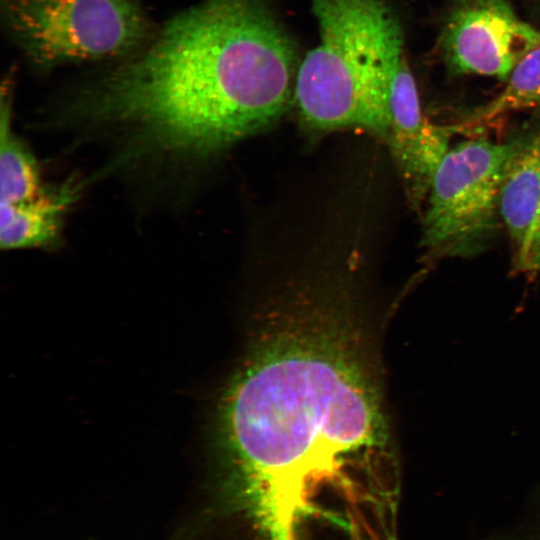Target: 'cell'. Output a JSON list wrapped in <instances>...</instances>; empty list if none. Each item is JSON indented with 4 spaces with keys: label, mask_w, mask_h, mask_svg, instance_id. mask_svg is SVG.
<instances>
[{
    "label": "cell",
    "mask_w": 540,
    "mask_h": 540,
    "mask_svg": "<svg viewBox=\"0 0 540 540\" xmlns=\"http://www.w3.org/2000/svg\"><path fill=\"white\" fill-rule=\"evenodd\" d=\"M293 70L267 0H201L78 85L61 119L113 136L120 167L184 168L270 125L288 103Z\"/></svg>",
    "instance_id": "7a4b0ae2"
},
{
    "label": "cell",
    "mask_w": 540,
    "mask_h": 540,
    "mask_svg": "<svg viewBox=\"0 0 540 540\" xmlns=\"http://www.w3.org/2000/svg\"><path fill=\"white\" fill-rule=\"evenodd\" d=\"M0 8L10 39L42 70L125 59L157 31L138 0H0Z\"/></svg>",
    "instance_id": "277c9868"
},
{
    "label": "cell",
    "mask_w": 540,
    "mask_h": 540,
    "mask_svg": "<svg viewBox=\"0 0 540 540\" xmlns=\"http://www.w3.org/2000/svg\"><path fill=\"white\" fill-rule=\"evenodd\" d=\"M14 71L9 70L1 84V204L31 200L43 190L36 159L12 129Z\"/></svg>",
    "instance_id": "30bf717a"
},
{
    "label": "cell",
    "mask_w": 540,
    "mask_h": 540,
    "mask_svg": "<svg viewBox=\"0 0 540 540\" xmlns=\"http://www.w3.org/2000/svg\"><path fill=\"white\" fill-rule=\"evenodd\" d=\"M284 296L219 399L212 448L276 502L375 488L394 447L360 324L333 290Z\"/></svg>",
    "instance_id": "6da1fadb"
},
{
    "label": "cell",
    "mask_w": 540,
    "mask_h": 540,
    "mask_svg": "<svg viewBox=\"0 0 540 540\" xmlns=\"http://www.w3.org/2000/svg\"><path fill=\"white\" fill-rule=\"evenodd\" d=\"M505 81L497 96L473 109L462 122L451 125L454 134L478 128L509 112L540 108V46L524 56Z\"/></svg>",
    "instance_id": "8fae6325"
},
{
    "label": "cell",
    "mask_w": 540,
    "mask_h": 540,
    "mask_svg": "<svg viewBox=\"0 0 540 540\" xmlns=\"http://www.w3.org/2000/svg\"><path fill=\"white\" fill-rule=\"evenodd\" d=\"M387 142L410 205L419 210L439 163L449 150L450 126L430 122L421 110L417 86L404 56L390 81Z\"/></svg>",
    "instance_id": "52a82bcc"
},
{
    "label": "cell",
    "mask_w": 540,
    "mask_h": 540,
    "mask_svg": "<svg viewBox=\"0 0 540 540\" xmlns=\"http://www.w3.org/2000/svg\"><path fill=\"white\" fill-rule=\"evenodd\" d=\"M513 264L521 272L540 274V206L526 243Z\"/></svg>",
    "instance_id": "7c38bea8"
},
{
    "label": "cell",
    "mask_w": 540,
    "mask_h": 540,
    "mask_svg": "<svg viewBox=\"0 0 540 540\" xmlns=\"http://www.w3.org/2000/svg\"><path fill=\"white\" fill-rule=\"evenodd\" d=\"M540 206V127L512 139L502 170L499 210L509 236L513 260L521 253Z\"/></svg>",
    "instance_id": "ba28073f"
},
{
    "label": "cell",
    "mask_w": 540,
    "mask_h": 540,
    "mask_svg": "<svg viewBox=\"0 0 540 540\" xmlns=\"http://www.w3.org/2000/svg\"><path fill=\"white\" fill-rule=\"evenodd\" d=\"M538 46L540 32L508 0H455L439 39L441 56L455 74L502 80Z\"/></svg>",
    "instance_id": "8992f818"
},
{
    "label": "cell",
    "mask_w": 540,
    "mask_h": 540,
    "mask_svg": "<svg viewBox=\"0 0 540 540\" xmlns=\"http://www.w3.org/2000/svg\"><path fill=\"white\" fill-rule=\"evenodd\" d=\"M80 183L75 179L42 190L35 198L18 204H1L2 249L43 248L55 244L64 218L77 200Z\"/></svg>",
    "instance_id": "9c48e42d"
},
{
    "label": "cell",
    "mask_w": 540,
    "mask_h": 540,
    "mask_svg": "<svg viewBox=\"0 0 540 540\" xmlns=\"http://www.w3.org/2000/svg\"><path fill=\"white\" fill-rule=\"evenodd\" d=\"M319 42L300 64L295 100L314 132L361 128L387 140L390 81L405 56L384 0H310Z\"/></svg>",
    "instance_id": "3957f363"
},
{
    "label": "cell",
    "mask_w": 540,
    "mask_h": 540,
    "mask_svg": "<svg viewBox=\"0 0 540 540\" xmlns=\"http://www.w3.org/2000/svg\"><path fill=\"white\" fill-rule=\"evenodd\" d=\"M512 139L473 138L449 149L434 172L420 244L430 260L470 258L496 239L502 223L499 188Z\"/></svg>",
    "instance_id": "5b68a950"
}]
</instances>
